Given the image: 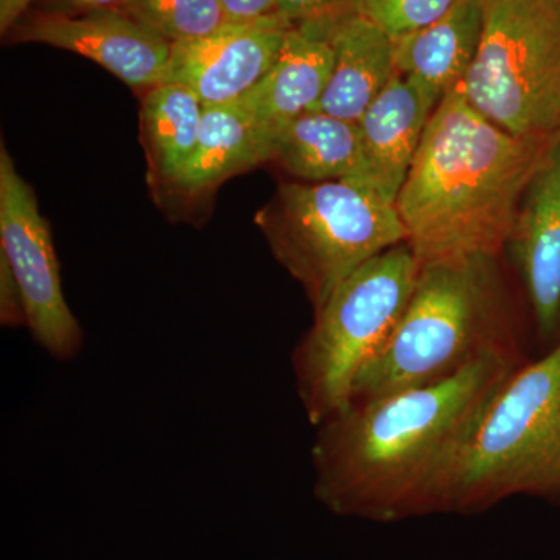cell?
I'll list each match as a JSON object with an SVG mask.
<instances>
[{
  "label": "cell",
  "instance_id": "cell-1",
  "mask_svg": "<svg viewBox=\"0 0 560 560\" xmlns=\"http://www.w3.org/2000/svg\"><path fill=\"white\" fill-rule=\"evenodd\" d=\"M518 366L485 357L444 381L350 401L316 427V500L331 514L375 523L433 515L445 471Z\"/></svg>",
  "mask_w": 560,
  "mask_h": 560
},
{
  "label": "cell",
  "instance_id": "cell-2",
  "mask_svg": "<svg viewBox=\"0 0 560 560\" xmlns=\"http://www.w3.org/2000/svg\"><path fill=\"white\" fill-rule=\"evenodd\" d=\"M548 138H518L478 113L456 86L434 109L396 209L420 267L504 256L523 194Z\"/></svg>",
  "mask_w": 560,
  "mask_h": 560
},
{
  "label": "cell",
  "instance_id": "cell-3",
  "mask_svg": "<svg viewBox=\"0 0 560 560\" xmlns=\"http://www.w3.org/2000/svg\"><path fill=\"white\" fill-rule=\"evenodd\" d=\"M534 346L528 301L504 256L423 265L404 318L357 378L350 401L444 381L485 357L523 364Z\"/></svg>",
  "mask_w": 560,
  "mask_h": 560
},
{
  "label": "cell",
  "instance_id": "cell-4",
  "mask_svg": "<svg viewBox=\"0 0 560 560\" xmlns=\"http://www.w3.org/2000/svg\"><path fill=\"white\" fill-rule=\"evenodd\" d=\"M517 495L560 503V341L490 397L442 478L433 514H481Z\"/></svg>",
  "mask_w": 560,
  "mask_h": 560
},
{
  "label": "cell",
  "instance_id": "cell-5",
  "mask_svg": "<svg viewBox=\"0 0 560 560\" xmlns=\"http://www.w3.org/2000/svg\"><path fill=\"white\" fill-rule=\"evenodd\" d=\"M420 265L407 242L361 265L315 311L291 355L298 396L312 425L350 404L353 385L399 326Z\"/></svg>",
  "mask_w": 560,
  "mask_h": 560
},
{
  "label": "cell",
  "instance_id": "cell-6",
  "mask_svg": "<svg viewBox=\"0 0 560 560\" xmlns=\"http://www.w3.org/2000/svg\"><path fill=\"white\" fill-rule=\"evenodd\" d=\"M256 224L315 311L361 265L407 242L396 205L349 180L282 184Z\"/></svg>",
  "mask_w": 560,
  "mask_h": 560
},
{
  "label": "cell",
  "instance_id": "cell-7",
  "mask_svg": "<svg viewBox=\"0 0 560 560\" xmlns=\"http://www.w3.org/2000/svg\"><path fill=\"white\" fill-rule=\"evenodd\" d=\"M460 90L478 113L511 135H555L560 0H486L480 49Z\"/></svg>",
  "mask_w": 560,
  "mask_h": 560
},
{
  "label": "cell",
  "instance_id": "cell-8",
  "mask_svg": "<svg viewBox=\"0 0 560 560\" xmlns=\"http://www.w3.org/2000/svg\"><path fill=\"white\" fill-rule=\"evenodd\" d=\"M0 256L9 261L24 296L27 329L57 361H72L84 346V331L62 293L60 265L49 223L31 184L13 158L0 149Z\"/></svg>",
  "mask_w": 560,
  "mask_h": 560
},
{
  "label": "cell",
  "instance_id": "cell-9",
  "mask_svg": "<svg viewBox=\"0 0 560 560\" xmlns=\"http://www.w3.org/2000/svg\"><path fill=\"white\" fill-rule=\"evenodd\" d=\"M521 280L541 353L560 341V128L534 172L504 248Z\"/></svg>",
  "mask_w": 560,
  "mask_h": 560
},
{
  "label": "cell",
  "instance_id": "cell-10",
  "mask_svg": "<svg viewBox=\"0 0 560 560\" xmlns=\"http://www.w3.org/2000/svg\"><path fill=\"white\" fill-rule=\"evenodd\" d=\"M16 40L73 51L101 65L132 90L164 83L172 44L119 9L60 16L43 14L24 22Z\"/></svg>",
  "mask_w": 560,
  "mask_h": 560
},
{
  "label": "cell",
  "instance_id": "cell-11",
  "mask_svg": "<svg viewBox=\"0 0 560 560\" xmlns=\"http://www.w3.org/2000/svg\"><path fill=\"white\" fill-rule=\"evenodd\" d=\"M291 25L272 14L226 25L206 38L172 44L164 83L179 84L205 106L241 101L275 65Z\"/></svg>",
  "mask_w": 560,
  "mask_h": 560
},
{
  "label": "cell",
  "instance_id": "cell-12",
  "mask_svg": "<svg viewBox=\"0 0 560 560\" xmlns=\"http://www.w3.org/2000/svg\"><path fill=\"white\" fill-rule=\"evenodd\" d=\"M441 101L419 81L396 73L359 121L363 162L353 184L396 205Z\"/></svg>",
  "mask_w": 560,
  "mask_h": 560
},
{
  "label": "cell",
  "instance_id": "cell-13",
  "mask_svg": "<svg viewBox=\"0 0 560 560\" xmlns=\"http://www.w3.org/2000/svg\"><path fill=\"white\" fill-rule=\"evenodd\" d=\"M334 51L323 33L291 27L275 65L238 105L270 147L302 114L315 108L329 80Z\"/></svg>",
  "mask_w": 560,
  "mask_h": 560
},
{
  "label": "cell",
  "instance_id": "cell-14",
  "mask_svg": "<svg viewBox=\"0 0 560 560\" xmlns=\"http://www.w3.org/2000/svg\"><path fill=\"white\" fill-rule=\"evenodd\" d=\"M302 27L323 33L334 51L326 90L312 110L359 124L397 73L393 36L361 13L327 25Z\"/></svg>",
  "mask_w": 560,
  "mask_h": 560
},
{
  "label": "cell",
  "instance_id": "cell-15",
  "mask_svg": "<svg viewBox=\"0 0 560 560\" xmlns=\"http://www.w3.org/2000/svg\"><path fill=\"white\" fill-rule=\"evenodd\" d=\"M486 0H459L440 21L394 38L397 73L441 98L463 84L480 49Z\"/></svg>",
  "mask_w": 560,
  "mask_h": 560
},
{
  "label": "cell",
  "instance_id": "cell-16",
  "mask_svg": "<svg viewBox=\"0 0 560 560\" xmlns=\"http://www.w3.org/2000/svg\"><path fill=\"white\" fill-rule=\"evenodd\" d=\"M268 161L270 147L237 102L205 106L197 149L175 189L197 197Z\"/></svg>",
  "mask_w": 560,
  "mask_h": 560
},
{
  "label": "cell",
  "instance_id": "cell-17",
  "mask_svg": "<svg viewBox=\"0 0 560 560\" xmlns=\"http://www.w3.org/2000/svg\"><path fill=\"white\" fill-rule=\"evenodd\" d=\"M272 161L304 183H355L363 162L359 124L307 110L279 136Z\"/></svg>",
  "mask_w": 560,
  "mask_h": 560
},
{
  "label": "cell",
  "instance_id": "cell-18",
  "mask_svg": "<svg viewBox=\"0 0 560 560\" xmlns=\"http://www.w3.org/2000/svg\"><path fill=\"white\" fill-rule=\"evenodd\" d=\"M202 105L179 84L161 83L145 92L140 110L150 172L158 186L176 184L197 149Z\"/></svg>",
  "mask_w": 560,
  "mask_h": 560
},
{
  "label": "cell",
  "instance_id": "cell-19",
  "mask_svg": "<svg viewBox=\"0 0 560 560\" xmlns=\"http://www.w3.org/2000/svg\"><path fill=\"white\" fill-rule=\"evenodd\" d=\"M117 9L171 44L206 38L230 25L221 0H125Z\"/></svg>",
  "mask_w": 560,
  "mask_h": 560
},
{
  "label": "cell",
  "instance_id": "cell-20",
  "mask_svg": "<svg viewBox=\"0 0 560 560\" xmlns=\"http://www.w3.org/2000/svg\"><path fill=\"white\" fill-rule=\"evenodd\" d=\"M459 0H363L360 13L393 38L418 32L440 21Z\"/></svg>",
  "mask_w": 560,
  "mask_h": 560
},
{
  "label": "cell",
  "instance_id": "cell-21",
  "mask_svg": "<svg viewBox=\"0 0 560 560\" xmlns=\"http://www.w3.org/2000/svg\"><path fill=\"white\" fill-rule=\"evenodd\" d=\"M363 0H278L276 16L291 25H327L360 13Z\"/></svg>",
  "mask_w": 560,
  "mask_h": 560
},
{
  "label": "cell",
  "instance_id": "cell-22",
  "mask_svg": "<svg viewBox=\"0 0 560 560\" xmlns=\"http://www.w3.org/2000/svg\"><path fill=\"white\" fill-rule=\"evenodd\" d=\"M0 324L9 329L27 327L24 296L9 261L0 256Z\"/></svg>",
  "mask_w": 560,
  "mask_h": 560
},
{
  "label": "cell",
  "instance_id": "cell-23",
  "mask_svg": "<svg viewBox=\"0 0 560 560\" xmlns=\"http://www.w3.org/2000/svg\"><path fill=\"white\" fill-rule=\"evenodd\" d=\"M226 13L228 24H250L267 20L276 13L278 0H221Z\"/></svg>",
  "mask_w": 560,
  "mask_h": 560
},
{
  "label": "cell",
  "instance_id": "cell-24",
  "mask_svg": "<svg viewBox=\"0 0 560 560\" xmlns=\"http://www.w3.org/2000/svg\"><path fill=\"white\" fill-rule=\"evenodd\" d=\"M125 0H43L46 3L43 14H60V16H77L90 11L117 9Z\"/></svg>",
  "mask_w": 560,
  "mask_h": 560
},
{
  "label": "cell",
  "instance_id": "cell-25",
  "mask_svg": "<svg viewBox=\"0 0 560 560\" xmlns=\"http://www.w3.org/2000/svg\"><path fill=\"white\" fill-rule=\"evenodd\" d=\"M35 0H0V33L5 35L16 27L22 14Z\"/></svg>",
  "mask_w": 560,
  "mask_h": 560
}]
</instances>
